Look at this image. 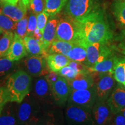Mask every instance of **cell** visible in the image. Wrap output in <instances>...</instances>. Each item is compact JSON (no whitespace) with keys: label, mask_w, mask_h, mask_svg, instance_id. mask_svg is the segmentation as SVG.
Here are the masks:
<instances>
[{"label":"cell","mask_w":125,"mask_h":125,"mask_svg":"<svg viewBox=\"0 0 125 125\" xmlns=\"http://www.w3.org/2000/svg\"><path fill=\"white\" fill-rule=\"evenodd\" d=\"M14 38L13 31H4L0 38V58L6 57Z\"/></svg>","instance_id":"cell-28"},{"label":"cell","mask_w":125,"mask_h":125,"mask_svg":"<svg viewBox=\"0 0 125 125\" xmlns=\"http://www.w3.org/2000/svg\"><path fill=\"white\" fill-rule=\"evenodd\" d=\"M68 0H45L44 10L50 16H55L65 7Z\"/></svg>","instance_id":"cell-26"},{"label":"cell","mask_w":125,"mask_h":125,"mask_svg":"<svg viewBox=\"0 0 125 125\" xmlns=\"http://www.w3.org/2000/svg\"><path fill=\"white\" fill-rule=\"evenodd\" d=\"M36 29H37V15L32 12H30L28 18L27 35L32 36Z\"/></svg>","instance_id":"cell-35"},{"label":"cell","mask_w":125,"mask_h":125,"mask_svg":"<svg viewBox=\"0 0 125 125\" xmlns=\"http://www.w3.org/2000/svg\"><path fill=\"white\" fill-rule=\"evenodd\" d=\"M72 90H83L89 89L94 85L91 73H80L74 79L68 81Z\"/></svg>","instance_id":"cell-20"},{"label":"cell","mask_w":125,"mask_h":125,"mask_svg":"<svg viewBox=\"0 0 125 125\" xmlns=\"http://www.w3.org/2000/svg\"><path fill=\"white\" fill-rule=\"evenodd\" d=\"M43 125H66L64 112L60 109H48L43 112Z\"/></svg>","instance_id":"cell-22"},{"label":"cell","mask_w":125,"mask_h":125,"mask_svg":"<svg viewBox=\"0 0 125 125\" xmlns=\"http://www.w3.org/2000/svg\"><path fill=\"white\" fill-rule=\"evenodd\" d=\"M5 87L9 100L20 103L31 91V76L23 70H19L7 78Z\"/></svg>","instance_id":"cell-2"},{"label":"cell","mask_w":125,"mask_h":125,"mask_svg":"<svg viewBox=\"0 0 125 125\" xmlns=\"http://www.w3.org/2000/svg\"><path fill=\"white\" fill-rule=\"evenodd\" d=\"M6 57L0 58V84L5 83L7 78L15 73L18 64Z\"/></svg>","instance_id":"cell-24"},{"label":"cell","mask_w":125,"mask_h":125,"mask_svg":"<svg viewBox=\"0 0 125 125\" xmlns=\"http://www.w3.org/2000/svg\"><path fill=\"white\" fill-rule=\"evenodd\" d=\"M121 112L122 113V114L123 115V116H124V118H125V108H123L122 110L121 111Z\"/></svg>","instance_id":"cell-46"},{"label":"cell","mask_w":125,"mask_h":125,"mask_svg":"<svg viewBox=\"0 0 125 125\" xmlns=\"http://www.w3.org/2000/svg\"><path fill=\"white\" fill-rule=\"evenodd\" d=\"M16 22L0 11V29L3 31H15Z\"/></svg>","instance_id":"cell-31"},{"label":"cell","mask_w":125,"mask_h":125,"mask_svg":"<svg viewBox=\"0 0 125 125\" xmlns=\"http://www.w3.org/2000/svg\"><path fill=\"white\" fill-rule=\"evenodd\" d=\"M41 113V107L31 92L21 103L17 104L16 115L19 125H24L31 118Z\"/></svg>","instance_id":"cell-4"},{"label":"cell","mask_w":125,"mask_h":125,"mask_svg":"<svg viewBox=\"0 0 125 125\" xmlns=\"http://www.w3.org/2000/svg\"><path fill=\"white\" fill-rule=\"evenodd\" d=\"M79 28L78 44L109 43L114 37L111 28L107 17L99 7L90 12L79 21H76Z\"/></svg>","instance_id":"cell-1"},{"label":"cell","mask_w":125,"mask_h":125,"mask_svg":"<svg viewBox=\"0 0 125 125\" xmlns=\"http://www.w3.org/2000/svg\"><path fill=\"white\" fill-rule=\"evenodd\" d=\"M107 103L114 115L121 112L125 108V87L118 83L108 98Z\"/></svg>","instance_id":"cell-13"},{"label":"cell","mask_w":125,"mask_h":125,"mask_svg":"<svg viewBox=\"0 0 125 125\" xmlns=\"http://www.w3.org/2000/svg\"><path fill=\"white\" fill-rule=\"evenodd\" d=\"M113 75L118 83L125 87V57L119 58L114 68Z\"/></svg>","instance_id":"cell-29"},{"label":"cell","mask_w":125,"mask_h":125,"mask_svg":"<svg viewBox=\"0 0 125 125\" xmlns=\"http://www.w3.org/2000/svg\"><path fill=\"white\" fill-rule=\"evenodd\" d=\"M74 43L56 39L50 46L48 54L59 53L67 56L68 52L74 46Z\"/></svg>","instance_id":"cell-25"},{"label":"cell","mask_w":125,"mask_h":125,"mask_svg":"<svg viewBox=\"0 0 125 125\" xmlns=\"http://www.w3.org/2000/svg\"><path fill=\"white\" fill-rule=\"evenodd\" d=\"M46 60L50 71L57 73L68 65L71 61L67 56L59 53L49 54L46 56Z\"/></svg>","instance_id":"cell-21"},{"label":"cell","mask_w":125,"mask_h":125,"mask_svg":"<svg viewBox=\"0 0 125 125\" xmlns=\"http://www.w3.org/2000/svg\"><path fill=\"white\" fill-rule=\"evenodd\" d=\"M108 43H93L84 45L86 50V59L83 64L88 68L93 67L97 62V60Z\"/></svg>","instance_id":"cell-15"},{"label":"cell","mask_w":125,"mask_h":125,"mask_svg":"<svg viewBox=\"0 0 125 125\" xmlns=\"http://www.w3.org/2000/svg\"><path fill=\"white\" fill-rule=\"evenodd\" d=\"M109 125H125V118L121 112L114 115Z\"/></svg>","instance_id":"cell-40"},{"label":"cell","mask_w":125,"mask_h":125,"mask_svg":"<svg viewBox=\"0 0 125 125\" xmlns=\"http://www.w3.org/2000/svg\"><path fill=\"white\" fill-rule=\"evenodd\" d=\"M3 32H4V31H3V30H1V29H0V37H1V34H2V33H3Z\"/></svg>","instance_id":"cell-47"},{"label":"cell","mask_w":125,"mask_h":125,"mask_svg":"<svg viewBox=\"0 0 125 125\" xmlns=\"http://www.w3.org/2000/svg\"><path fill=\"white\" fill-rule=\"evenodd\" d=\"M67 56L70 60L83 63L86 59V50L82 45L75 44Z\"/></svg>","instance_id":"cell-27"},{"label":"cell","mask_w":125,"mask_h":125,"mask_svg":"<svg viewBox=\"0 0 125 125\" xmlns=\"http://www.w3.org/2000/svg\"><path fill=\"white\" fill-rule=\"evenodd\" d=\"M27 25L28 17L27 15H26L24 18L16 22V26L14 33L23 40V38L27 35Z\"/></svg>","instance_id":"cell-32"},{"label":"cell","mask_w":125,"mask_h":125,"mask_svg":"<svg viewBox=\"0 0 125 125\" xmlns=\"http://www.w3.org/2000/svg\"><path fill=\"white\" fill-rule=\"evenodd\" d=\"M50 16L45 10L37 15V28L43 33L46 23H48V19Z\"/></svg>","instance_id":"cell-34"},{"label":"cell","mask_w":125,"mask_h":125,"mask_svg":"<svg viewBox=\"0 0 125 125\" xmlns=\"http://www.w3.org/2000/svg\"><path fill=\"white\" fill-rule=\"evenodd\" d=\"M59 75L66 78L68 81L74 79L78 74L75 70L69 65H67L62 68L60 71L57 73Z\"/></svg>","instance_id":"cell-36"},{"label":"cell","mask_w":125,"mask_h":125,"mask_svg":"<svg viewBox=\"0 0 125 125\" xmlns=\"http://www.w3.org/2000/svg\"><path fill=\"white\" fill-rule=\"evenodd\" d=\"M114 114L107 101H96L92 109V116L94 125H109Z\"/></svg>","instance_id":"cell-12"},{"label":"cell","mask_w":125,"mask_h":125,"mask_svg":"<svg viewBox=\"0 0 125 125\" xmlns=\"http://www.w3.org/2000/svg\"><path fill=\"white\" fill-rule=\"evenodd\" d=\"M32 36H33L34 38L40 40V41L42 42V32L38 29L37 28V29H35V30L34 31L33 33V35Z\"/></svg>","instance_id":"cell-43"},{"label":"cell","mask_w":125,"mask_h":125,"mask_svg":"<svg viewBox=\"0 0 125 125\" xmlns=\"http://www.w3.org/2000/svg\"><path fill=\"white\" fill-rule=\"evenodd\" d=\"M20 1H21V2H22L23 4H24V5L26 6V7H27L28 9L29 8V7H30V3L31 0H20Z\"/></svg>","instance_id":"cell-45"},{"label":"cell","mask_w":125,"mask_h":125,"mask_svg":"<svg viewBox=\"0 0 125 125\" xmlns=\"http://www.w3.org/2000/svg\"><path fill=\"white\" fill-rule=\"evenodd\" d=\"M24 125H43V112L34 116Z\"/></svg>","instance_id":"cell-41"},{"label":"cell","mask_w":125,"mask_h":125,"mask_svg":"<svg viewBox=\"0 0 125 125\" xmlns=\"http://www.w3.org/2000/svg\"><path fill=\"white\" fill-rule=\"evenodd\" d=\"M10 100L5 87L0 86V108H2Z\"/></svg>","instance_id":"cell-39"},{"label":"cell","mask_w":125,"mask_h":125,"mask_svg":"<svg viewBox=\"0 0 125 125\" xmlns=\"http://www.w3.org/2000/svg\"><path fill=\"white\" fill-rule=\"evenodd\" d=\"M68 65H69L71 68H73L78 74L90 73L89 68L83 62L71 60Z\"/></svg>","instance_id":"cell-37"},{"label":"cell","mask_w":125,"mask_h":125,"mask_svg":"<svg viewBox=\"0 0 125 125\" xmlns=\"http://www.w3.org/2000/svg\"><path fill=\"white\" fill-rule=\"evenodd\" d=\"M96 88L97 101H107L117 83L112 72L103 73H90Z\"/></svg>","instance_id":"cell-3"},{"label":"cell","mask_w":125,"mask_h":125,"mask_svg":"<svg viewBox=\"0 0 125 125\" xmlns=\"http://www.w3.org/2000/svg\"><path fill=\"white\" fill-rule=\"evenodd\" d=\"M113 9L116 21L125 29V0H116Z\"/></svg>","instance_id":"cell-30"},{"label":"cell","mask_w":125,"mask_h":125,"mask_svg":"<svg viewBox=\"0 0 125 125\" xmlns=\"http://www.w3.org/2000/svg\"><path fill=\"white\" fill-rule=\"evenodd\" d=\"M44 76L50 87H51L57 80V79L59 77V75L57 73H55V72L50 71L49 73Z\"/></svg>","instance_id":"cell-42"},{"label":"cell","mask_w":125,"mask_h":125,"mask_svg":"<svg viewBox=\"0 0 125 125\" xmlns=\"http://www.w3.org/2000/svg\"><path fill=\"white\" fill-rule=\"evenodd\" d=\"M19 0H0V4H9L12 5H17Z\"/></svg>","instance_id":"cell-44"},{"label":"cell","mask_w":125,"mask_h":125,"mask_svg":"<svg viewBox=\"0 0 125 125\" xmlns=\"http://www.w3.org/2000/svg\"><path fill=\"white\" fill-rule=\"evenodd\" d=\"M23 62L26 72L32 77L45 76L50 71L46 63V57L43 56H29Z\"/></svg>","instance_id":"cell-10"},{"label":"cell","mask_w":125,"mask_h":125,"mask_svg":"<svg viewBox=\"0 0 125 125\" xmlns=\"http://www.w3.org/2000/svg\"><path fill=\"white\" fill-rule=\"evenodd\" d=\"M27 55L22 38L14 33V38L6 57L12 62H19Z\"/></svg>","instance_id":"cell-16"},{"label":"cell","mask_w":125,"mask_h":125,"mask_svg":"<svg viewBox=\"0 0 125 125\" xmlns=\"http://www.w3.org/2000/svg\"><path fill=\"white\" fill-rule=\"evenodd\" d=\"M50 87L56 105L59 107L64 105L72 92L68 81L59 75L57 80Z\"/></svg>","instance_id":"cell-11"},{"label":"cell","mask_w":125,"mask_h":125,"mask_svg":"<svg viewBox=\"0 0 125 125\" xmlns=\"http://www.w3.org/2000/svg\"><path fill=\"white\" fill-rule=\"evenodd\" d=\"M30 92L38 101L41 107L45 108H53L54 103L53 97L51 87L45 76L38 77L34 81L33 85L31 84Z\"/></svg>","instance_id":"cell-8"},{"label":"cell","mask_w":125,"mask_h":125,"mask_svg":"<svg viewBox=\"0 0 125 125\" xmlns=\"http://www.w3.org/2000/svg\"><path fill=\"white\" fill-rule=\"evenodd\" d=\"M23 42L29 56H43L46 57L48 55L44 49L42 43L33 36L26 35L23 38Z\"/></svg>","instance_id":"cell-17"},{"label":"cell","mask_w":125,"mask_h":125,"mask_svg":"<svg viewBox=\"0 0 125 125\" xmlns=\"http://www.w3.org/2000/svg\"><path fill=\"white\" fill-rule=\"evenodd\" d=\"M29 8L36 15H38L44 10L45 0H31Z\"/></svg>","instance_id":"cell-33"},{"label":"cell","mask_w":125,"mask_h":125,"mask_svg":"<svg viewBox=\"0 0 125 125\" xmlns=\"http://www.w3.org/2000/svg\"><path fill=\"white\" fill-rule=\"evenodd\" d=\"M2 108H3V107L0 108V114H1V111H2Z\"/></svg>","instance_id":"cell-48"},{"label":"cell","mask_w":125,"mask_h":125,"mask_svg":"<svg viewBox=\"0 0 125 125\" xmlns=\"http://www.w3.org/2000/svg\"><path fill=\"white\" fill-rule=\"evenodd\" d=\"M97 101L95 86L87 89L72 90L67 103L88 109H92Z\"/></svg>","instance_id":"cell-9"},{"label":"cell","mask_w":125,"mask_h":125,"mask_svg":"<svg viewBox=\"0 0 125 125\" xmlns=\"http://www.w3.org/2000/svg\"><path fill=\"white\" fill-rule=\"evenodd\" d=\"M97 8V0H68L65 12L67 16L79 21Z\"/></svg>","instance_id":"cell-5"},{"label":"cell","mask_w":125,"mask_h":125,"mask_svg":"<svg viewBox=\"0 0 125 125\" xmlns=\"http://www.w3.org/2000/svg\"><path fill=\"white\" fill-rule=\"evenodd\" d=\"M56 39L78 44L79 37L77 21L68 16L59 20L56 28Z\"/></svg>","instance_id":"cell-7"},{"label":"cell","mask_w":125,"mask_h":125,"mask_svg":"<svg viewBox=\"0 0 125 125\" xmlns=\"http://www.w3.org/2000/svg\"><path fill=\"white\" fill-rule=\"evenodd\" d=\"M112 48L114 50H116L125 55V30L123 31L119 37L117 46H112Z\"/></svg>","instance_id":"cell-38"},{"label":"cell","mask_w":125,"mask_h":125,"mask_svg":"<svg viewBox=\"0 0 125 125\" xmlns=\"http://www.w3.org/2000/svg\"><path fill=\"white\" fill-rule=\"evenodd\" d=\"M64 115L66 125H94L92 109L67 103Z\"/></svg>","instance_id":"cell-6"},{"label":"cell","mask_w":125,"mask_h":125,"mask_svg":"<svg viewBox=\"0 0 125 125\" xmlns=\"http://www.w3.org/2000/svg\"><path fill=\"white\" fill-rule=\"evenodd\" d=\"M119 57L116 56L115 53L109 56L105 59L98 62L92 68H89L90 73H103L107 72L113 73L114 68Z\"/></svg>","instance_id":"cell-23"},{"label":"cell","mask_w":125,"mask_h":125,"mask_svg":"<svg viewBox=\"0 0 125 125\" xmlns=\"http://www.w3.org/2000/svg\"><path fill=\"white\" fill-rule=\"evenodd\" d=\"M19 5H12L9 4H0L1 6V11L13 21L17 22L27 15L28 8L21 1H19Z\"/></svg>","instance_id":"cell-14"},{"label":"cell","mask_w":125,"mask_h":125,"mask_svg":"<svg viewBox=\"0 0 125 125\" xmlns=\"http://www.w3.org/2000/svg\"><path fill=\"white\" fill-rule=\"evenodd\" d=\"M52 17V18L48 20L45 26L42 39V43L47 53L52 43L56 40V28L59 20L57 18H54V16Z\"/></svg>","instance_id":"cell-19"},{"label":"cell","mask_w":125,"mask_h":125,"mask_svg":"<svg viewBox=\"0 0 125 125\" xmlns=\"http://www.w3.org/2000/svg\"><path fill=\"white\" fill-rule=\"evenodd\" d=\"M18 103L9 101L3 107L0 114V125H19L16 109Z\"/></svg>","instance_id":"cell-18"}]
</instances>
